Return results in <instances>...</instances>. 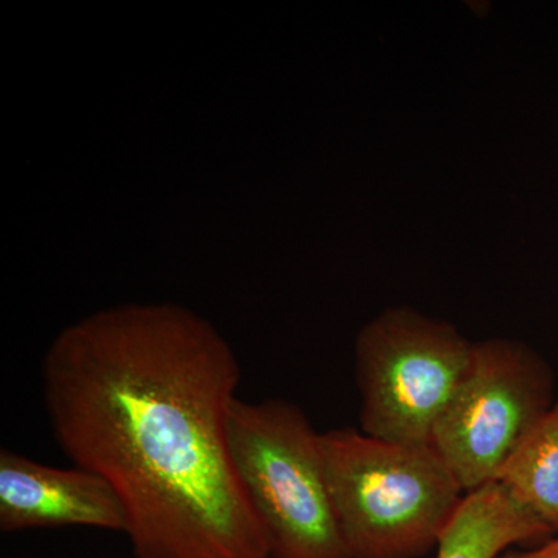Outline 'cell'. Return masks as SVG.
Instances as JSON below:
<instances>
[{"label": "cell", "mask_w": 558, "mask_h": 558, "mask_svg": "<svg viewBox=\"0 0 558 558\" xmlns=\"http://www.w3.org/2000/svg\"><path fill=\"white\" fill-rule=\"evenodd\" d=\"M51 433L112 487L137 558H270L234 469L240 363L207 319L126 304L62 330L43 362Z\"/></svg>", "instance_id": "1"}, {"label": "cell", "mask_w": 558, "mask_h": 558, "mask_svg": "<svg viewBox=\"0 0 558 558\" xmlns=\"http://www.w3.org/2000/svg\"><path fill=\"white\" fill-rule=\"evenodd\" d=\"M319 447L351 558H421L438 548L468 494L432 446L344 427L319 433Z\"/></svg>", "instance_id": "2"}, {"label": "cell", "mask_w": 558, "mask_h": 558, "mask_svg": "<svg viewBox=\"0 0 558 558\" xmlns=\"http://www.w3.org/2000/svg\"><path fill=\"white\" fill-rule=\"evenodd\" d=\"M229 446L270 558H351L330 499L319 433L295 403L234 400Z\"/></svg>", "instance_id": "3"}, {"label": "cell", "mask_w": 558, "mask_h": 558, "mask_svg": "<svg viewBox=\"0 0 558 558\" xmlns=\"http://www.w3.org/2000/svg\"><path fill=\"white\" fill-rule=\"evenodd\" d=\"M473 351L475 341L442 319L407 306L380 312L355 340L360 429L387 442L429 446Z\"/></svg>", "instance_id": "4"}, {"label": "cell", "mask_w": 558, "mask_h": 558, "mask_svg": "<svg viewBox=\"0 0 558 558\" xmlns=\"http://www.w3.org/2000/svg\"><path fill=\"white\" fill-rule=\"evenodd\" d=\"M549 363L521 340L476 341L429 446L465 494L497 483L521 440L556 402Z\"/></svg>", "instance_id": "5"}, {"label": "cell", "mask_w": 558, "mask_h": 558, "mask_svg": "<svg viewBox=\"0 0 558 558\" xmlns=\"http://www.w3.org/2000/svg\"><path fill=\"white\" fill-rule=\"evenodd\" d=\"M83 526L126 531V515L112 487L95 473L40 464L0 451V531Z\"/></svg>", "instance_id": "6"}, {"label": "cell", "mask_w": 558, "mask_h": 558, "mask_svg": "<svg viewBox=\"0 0 558 558\" xmlns=\"http://www.w3.org/2000/svg\"><path fill=\"white\" fill-rule=\"evenodd\" d=\"M548 529L513 501L499 483L470 492L438 543L436 558H498L527 542H546Z\"/></svg>", "instance_id": "7"}, {"label": "cell", "mask_w": 558, "mask_h": 558, "mask_svg": "<svg viewBox=\"0 0 558 558\" xmlns=\"http://www.w3.org/2000/svg\"><path fill=\"white\" fill-rule=\"evenodd\" d=\"M497 483L550 534H558V398L521 440Z\"/></svg>", "instance_id": "8"}, {"label": "cell", "mask_w": 558, "mask_h": 558, "mask_svg": "<svg viewBox=\"0 0 558 558\" xmlns=\"http://www.w3.org/2000/svg\"><path fill=\"white\" fill-rule=\"evenodd\" d=\"M498 558H558V534L546 539L537 548L520 550V553H505Z\"/></svg>", "instance_id": "9"}]
</instances>
